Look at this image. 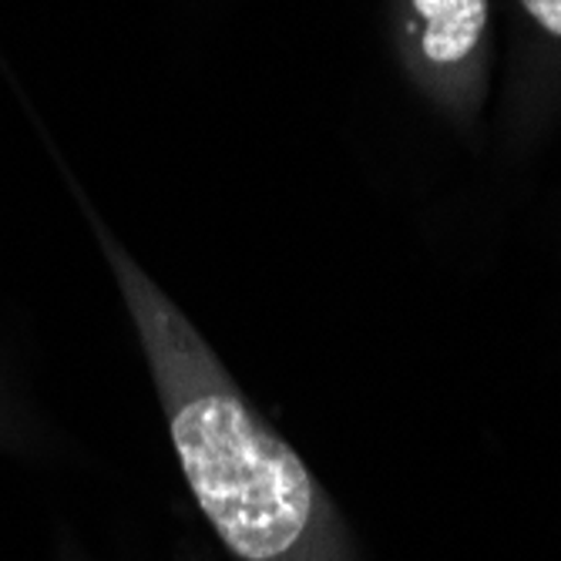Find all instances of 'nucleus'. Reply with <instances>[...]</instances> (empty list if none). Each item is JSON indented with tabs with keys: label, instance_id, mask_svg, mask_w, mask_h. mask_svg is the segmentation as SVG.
Segmentation results:
<instances>
[{
	"label": "nucleus",
	"instance_id": "3",
	"mask_svg": "<svg viewBox=\"0 0 561 561\" xmlns=\"http://www.w3.org/2000/svg\"><path fill=\"white\" fill-rule=\"evenodd\" d=\"M531 18H538V24H545L551 34L561 37V0H522Z\"/></svg>",
	"mask_w": 561,
	"mask_h": 561
},
{
	"label": "nucleus",
	"instance_id": "2",
	"mask_svg": "<svg viewBox=\"0 0 561 561\" xmlns=\"http://www.w3.org/2000/svg\"><path fill=\"white\" fill-rule=\"evenodd\" d=\"M414 8L427 21L424 50L437 65L461 61L478 44L488 21L484 0H414Z\"/></svg>",
	"mask_w": 561,
	"mask_h": 561
},
{
	"label": "nucleus",
	"instance_id": "1",
	"mask_svg": "<svg viewBox=\"0 0 561 561\" xmlns=\"http://www.w3.org/2000/svg\"><path fill=\"white\" fill-rule=\"evenodd\" d=\"M172 440L202 512L236 554L270 561L296 545L313 507L310 474L239 400L185 403L172 421Z\"/></svg>",
	"mask_w": 561,
	"mask_h": 561
}]
</instances>
